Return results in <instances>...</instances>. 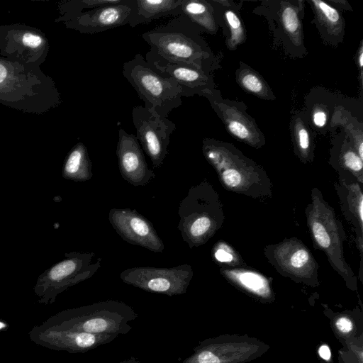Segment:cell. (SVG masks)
Listing matches in <instances>:
<instances>
[{
	"label": "cell",
	"mask_w": 363,
	"mask_h": 363,
	"mask_svg": "<svg viewBox=\"0 0 363 363\" xmlns=\"http://www.w3.org/2000/svg\"><path fill=\"white\" fill-rule=\"evenodd\" d=\"M116 155L121 175L130 184L144 186L155 178V174L148 167L136 136L123 128L118 130Z\"/></svg>",
	"instance_id": "obj_15"
},
{
	"label": "cell",
	"mask_w": 363,
	"mask_h": 363,
	"mask_svg": "<svg viewBox=\"0 0 363 363\" xmlns=\"http://www.w3.org/2000/svg\"><path fill=\"white\" fill-rule=\"evenodd\" d=\"M154 67L178 83L182 88V96L190 97L196 94L203 96L204 94L214 89L211 73L194 66L167 64L162 67Z\"/></svg>",
	"instance_id": "obj_16"
},
{
	"label": "cell",
	"mask_w": 363,
	"mask_h": 363,
	"mask_svg": "<svg viewBox=\"0 0 363 363\" xmlns=\"http://www.w3.org/2000/svg\"><path fill=\"white\" fill-rule=\"evenodd\" d=\"M7 326L6 323L0 320V330L6 328Z\"/></svg>",
	"instance_id": "obj_35"
},
{
	"label": "cell",
	"mask_w": 363,
	"mask_h": 363,
	"mask_svg": "<svg viewBox=\"0 0 363 363\" xmlns=\"http://www.w3.org/2000/svg\"><path fill=\"white\" fill-rule=\"evenodd\" d=\"M122 0H77L70 2L68 5L69 17L84 11V9L89 10L97 7L118 4Z\"/></svg>",
	"instance_id": "obj_28"
},
{
	"label": "cell",
	"mask_w": 363,
	"mask_h": 363,
	"mask_svg": "<svg viewBox=\"0 0 363 363\" xmlns=\"http://www.w3.org/2000/svg\"><path fill=\"white\" fill-rule=\"evenodd\" d=\"M211 4L219 24L223 22L228 28V35L226 45L230 50L236 48L237 45L242 43L245 39L244 26L234 11L229 9H224L217 1L208 0Z\"/></svg>",
	"instance_id": "obj_21"
},
{
	"label": "cell",
	"mask_w": 363,
	"mask_h": 363,
	"mask_svg": "<svg viewBox=\"0 0 363 363\" xmlns=\"http://www.w3.org/2000/svg\"><path fill=\"white\" fill-rule=\"evenodd\" d=\"M213 109L223 122L227 130L233 137L255 148L265 143L262 133L255 122L236 104L223 99L218 90L203 94Z\"/></svg>",
	"instance_id": "obj_12"
},
{
	"label": "cell",
	"mask_w": 363,
	"mask_h": 363,
	"mask_svg": "<svg viewBox=\"0 0 363 363\" xmlns=\"http://www.w3.org/2000/svg\"><path fill=\"white\" fill-rule=\"evenodd\" d=\"M182 15L186 16L201 32L216 34L218 23L208 0H182Z\"/></svg>",
	"instance_id": "obj_20"
},
{
	"label": "cell",
	"mask_w": 363,
	"mask_h": 363,
	"mask_svg": "<svg viewBox=\"0 0 363 363\" xmlns=\"http://www.w3.org/2000/svg\"><path fill=\"white\" fill-rule=\"evenodd\" d=\"M330 164L339 173H347L363 184V160L348 141L335 146L330 151Z\"/></svg>",
	"instance_id": "obj_19"
},
{
	"label": "cell",
	"mask_w": 363,
	"mask_h": 363,
	"mask_svg": "<svg viewBox=\"0 0 363 363\" xmlns=\"http://www.w3.org/2000/svg\"><path fill=\"white\" fill-rule=\"evenodd\" d=\"M267 262L282 276L306 284H316L319 264L308 247L297 238L264 246Z\"/></svg>",
	"instance_id": "obj_7"
},
{
	"label": "cell",
	"mask_w": 363,
	"mask_h": 363,
	"mask_svg": "<svg viewBox=\"0 0 363 363\" xmlns=\"http://www.w3.org/2000/svg\"><path fill=\"white\" fill-rule=\"evenodd\" d=\"M238 82L246 91L264 99L272 98V94L262 77L249 68L242 69L237 77Z\"/></svg>",
	"instance_id": "obj_25"
},
{
	"label": "cell",
	"mask_w": 363,
	"mask_h": 363,
	"mask_svg": "<svg viewBox=\"0 0 363 363\" xmlns=\"http://www.w3.org/2000/svg\"><path fill=\"white\" fill-rule=\"evenodd\" d=\"M336 325L342 333H348L352 329V322L345 317L339 318L336 322Z\"/></svg>",
	"instance_id": "obj_31"
},
{
	"label": "cell",
	"mask_w": 363,
	"mask_h": 363,
	"mask_svg": "<svg viewBox=\"0 0 363 363\" xmlns=\"http://www.w3.org/2000/svg\"><path fill=\"white\" fill-rule=\"evenodd\" d=\"M211 255L219 266L239 267L245 265L240 255L229 244L219 240L213 245Z\"/></svg>",
	"instance_id": "obj_26"
},
{
	"label": "cell",
	"mask_w": 363,
	"mask_h": 363,
	"mask_svg": "<svg viewBox=\"0 0 363 363\" xmlns=\"http://www.w3.org/2000/svg\"><path fill=\"white\" fill-rule=\"evenodd\" d=\"M201 33L186 16H175L165 24L142 34L150 45L145 60L156 67L186 65L211 73L217 60Z\"/></svg>",
	"instance_id": "obj_1"
},
{
	"label": "cell",
	"mask_w": 363,
	"mask_h": 363,
	"mask_svg": "<svg viewBox=\"0 0 363 363\" xmlns=\"http://www.w3.org/2000/svg\"><path fill=\"white\" fill-rule=\"evenodd\" d=\"M135 2L122 0L118 4L84 11L69 17V26L82 33L95 34L128 24Z\"/></svg>",
	"instance_id": "obj_13"
},
{
	"label": "cell",
	"mask_w": 363,
	"mask_h": 363,
	"mask_svg": "<svg viewBox=\"0 0 363 363\" xmlns=\"http://www.w3.org/2000/svg\"><path fill=\"white\" fill-rule=\"evenodd\" d=\"M312 120L315 126L322 128L327 123V113L324 110L321 108H317L313 113Z\"/></svg>",
	"instance_id": "obj_29"
},
{
	"label": "cell",
	"mask_w": 363,
	"mask_h": 363,
	"mask_svg": "<svg viewBox=\"0 0 363 363\" xmlns=\"http://www.w3.org/2000/svg\"><path fill=\"white\" fill-rule=\"evenodd\" d=\"M182 0H135L128 25L134 28L168 16L182 14Z\"/></svg>",
	"instance_id": "obj_17"
},
{
	"label": "cell",
	"mask_w": 363,
	"mask_h": 363,
	"mask_svg": "<svg viewBox=\"0 0 363 363\" xmlns=\"http://www.w3.org/2000/svg\"><path fill=\"white\" fill-rule=\"evenodd\" d=\"M219 271L226 279L259 296L270 292L269 281L263 274L247 266H220Z\"/></svg>",
	"instance_id": "obj_18"
},
{
	"label": "cell",
	"mask_w": 363,
	"mask_h": 363,
	"mask_svg": "<svg viewBox=\"0 0 363 363\" xmlns=\"http://www.w3.org/2000/svg\"><path fill=\"white\" fill-rule=\"evenodd\" d=\"M119 363H142L138 359L134 357H131L128 359H125L121 362H120Z\"/></svg>",
	"instance_id": "obj_33"
},
{
	"label": "cell",
	"mask_w": 363,
	"mask_h": 363,
	"mask_svg": "<svg viewBox=\"0 0 363 363\" xmlns=\"http://www.w3.org/2000/svg\"><path fill=\"white\" fill-rule=\"evenodd\" d=\"M22 41L25 45L34 48L41 44L42 38L38 35L28 33L23 35Z\"/></svg>",
	"instance_id": "obj_30"
},
{
	"label": "cell",
	"mask_w": 363,
	"mask_h": 363,
	"mask_svg": "<svg viewBox=\"0 0 363 363\" xmlns=\"http://www.w3.org/2000/svg\"><path fill=\"white\" fill-rule=\"evenodd\" d=\"M340 208L354 233V242L360 256L359 272L363 259V184L347 173H339L334 183Z\"/></svg>",
	"instance_id": "obj_14"
},
{
	"label": "cell",
	"mask_w": 363,
	"mask_h": 363,
	"mask_svg": "<svg viewBox=\"0 0 363 363\" xmlns=\"http://www.w3.org/2000/svg\"><path fill=\"white\" fill-rule=\"evenodd\" d=\"M108 220L118 235L126 242L153 252H162L164 245L152 223L136 210L113 208Z\"/></svg>",
	"instance_id": "obj_10"
},
{
	"label": "cell",
	"mask_w": 363,
	"mask_h": 363,
	"mask_svg": "<svg viewBox=\"0 0 363 363\" xmlns=\"http://www.w3.org/2000/svg\"><path fill=\"white\" fill-rule=\"evenodd\" d=\"M316 18L329 34L340 35L343 30V21L340 13L322 1H311Z\"/></svg>",
	"instance_id": "obj_23"
},
{
	"label": "cell",
	"mask_w": 363,
	"mask_h": 363,
	"mask_svg": "<svg viewBox=\"0 0 363 363\" xmlns=\"http://www.w3.org/2000/svg\"><path fill=\"white\" fill-rule=\"evenodd\" d=\"M295 153L304 163L311 162L313 158V148L310 133L303 122L296 121L294 125Z\"/></svg>",
	"instance_id": "obj_24"
},
{
	"label": "cell",
	"mask_w": 363,
	"mask_h": 363,
	"mask_svg": "<svg viewBox=\"0 0 363 363\" xmlns=\"http://www.w3.org/2000/svg\"><path fill=\"white\" fill-rule=\"evenodd\" d=\"M132 117L137 140L151 160L153 167H160L168 154L175 124L168 118L160 116L143 106L133 107Z\"/></svg>",
	"instance_id": "obj_9"
},
{
	"label": "cell",
	"mask_w": 363,
	"mask_h": 363,
	"mask_svg": "<svg viewBox=\"0 0 363 363\" xmlns=\"http://www.w3.org/2000/svg\"><path fill=\"white\" fill-rule=\"evenodd\" d=\"M178 215V229L191 249L206 243L225 220L219 194L206 180L190 187L179 203Z\"/></svg>",
	"instance_id": "obj_4"
},
{
	"label": "cell",
	"mask_w": 363,
	"mask_h": 363,
	"mask_svg": "<svg viewBox=\"0 0 363 363\" xmlns=\"http://www.w3.org/2000/svg\"><path fill=\"white\" fill-rule=\"evenodd\" d=\"M305 215L314 248L325 255L332 268L347 284H354L356 277L344 256L346 233L335 210L317 187L311 191V202L306 206Z\"/></svg>",
	"instance_id": "obj_5"
},
{
	"label": "cell",
	"mask_w": 363,
	"mask_h": 363,
	"mask_svg": "<svg viewBox=\"0 0 363 363\" xmlns=\"http://www.w3.org/2000/svg\"><path fill=\"white\" fill-rule=\"evenodd\" d=\"M281 11V22L284 31L292 38L301 40V26L295 8L283 6Z\"/></svg>",
	"instance_id": "obj_27"
},
{
	"label": "cell",
	"mask_w": 363,
	"mask_h": 363,
	"mask_svg": "<svg viewBox=\"0 0 363 363\" xmlns=\"http://www.w3.org/2000/svg\"><path fill=\"white\" fill-rule=\"evenodd\" d=\"M190 264L169 268L137 267L122 271L120 278L125 284L147 292L173 296L186 293L193 277Z\"/></svg>",
	"instance_id": "obj_8"
},
{
	"label": "cell",
	"mask_w": 363,
	"mask_h": 363,
	"mask_svg": "<svg viewBox=\"0 0 363 363\" xmlns=\"http://www.w3.org/2000/svg\"><path fill=\"white\" fill-rule=\"evenodd\" d=\"M358 60H359V67L362 69V65H363L362 47L360 48V52H359Z\"/></svg>",
	"instance_id": "obj_34"
},
{
	"label": "cell",
	"mask_w": 363,
	"mask_h": 363,
	"mask_svg": "<svg viewBox=\"0 0 363 363\" xmlns=\"http://www.w3.org/2000/svg\"><path fill=\"white\" fill-rule=\"evenodd\" d=\"M30 340L44 347L69 353H84L115 340L116 336L34 326L28 333Z\"/></svg>",
	"instance_id": "obj_11"
},
{
	"label": "cell",
	"mask_w": 363,
	"mask_h": 363,
	"mask_svg": "<svg viewBox=\"0 0 363 363\" xmlns=\"http://www.w3.org/2000/svg\"><path fill=\"white\" fill-rule=\"evenodd\" d=\"M137 317L138 314L129 305L108 300L62 311L40 325L45 328L118 337L132 329L130 322Z\"/></svg>",
	"instance_id": "obj_3"
},
{
	"label": "cell",
	"mask_w": 363,
	"mask_h": 363,
	"mask_svg": "<svg viewBox=\"0 0 363 363\" xmlns=\"http://www.w3.org/2000/svg\"><path fill=\"white\" fill-rule=\"evenodd\" d=\"M320 356L325 359L328 360L330 358V350L327 345H322L319 349Z\"/></svg>",
	"instance_id": "obj_32"
},
{
	"label": "cell",
	"mask_w": 363,
	"mask_h": 363,
	"mask_svg": "<svg viewBox=\"0 0 363 363\" xmlns=\"http://www.w3.org/2000/svg\"><path fill=\"white\" fill-rule=\"evenodd\" d=\"M122 74L145 107L162 117L182 103V88L171 77L148 63L140 53L123 65Z\"/></svg>",
	"instance_id": "obj_6"
},
{
	"label": "cell",
	"mask_w": 363,
	"mask_h": 363,
	"mask_svg": "<svg viewBox=\"0 0 363 363\" xmlns=\"http://www.w3.org/2000/svg\"><path fill=\"white\" fill-rule=\"evenodd\" d=\"M92 164L89 157L86 147L79 143L69 154L65 164V172L67 176L77 181L89 180L93 173Z\"/></svg>",
	"instance_id": "obj_22"
},
{
	"label": "cell",
	"mask_w": 363,
	"mask_h": 363,
	"mask_svg": "<svg viewBox=\"0 0 363 363\" xmlns=\"http://www.w3.org/2000/svg\"><path fill=\"white\" fill-rule=\"evenodd\" d=\"M202 152L226 190L253 199L272 196L273 184L267 172L234 145L206 138Z\"/></svg>",
	"instance_id": "obj_2"
}]
</instances>
